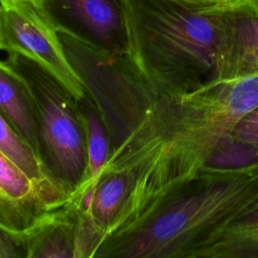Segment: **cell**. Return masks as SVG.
<instances>
[{
  "label": "cell",
  "mask_w": 258,
  "mask_h": 258,
  "mask_svg": "<svg viewBox=\"0 0 258 258\" xmlns=\"http://www.w3.org/2000/svg\"><path fill=\"white\" fill-rule=\"evenodd\" d=\"M0 150L13 160L31 178L48 184L67 186L50 173L43 160L15 132L1 113Z\"/></svg>",
  "instance_id": "5bb4252c"
},
{
  "label": "cell",
  "mask_w": 258,
  "mask_h": 258,
  "mask_svg": "<svg viewBox=\"0 0 258 258\" xmlns=\"http://www.w3.org/2000/svg\"><path fill=\"white\" fill-rule=\"evenodd\" d=\"M58 34L68 60L105 121L112 152L140 125L158 96L128 52L106 50L63 31Z\"/></svg>",
  "instance_id": "5b68a950"
},
{
  "label": "cell",
  "mask_w": 258,
  "mask_h": 258,
  "mask_svg": "<svg viewBox=\"0 0 258 258\" xmlns=\"http://www.w3.org/2000/svg\"><path fill=\"white\" fill-rule=\"evenodd\" d=\"M58 31L115 52L129 50L126 0H37Z\"/></svg>",
  "instance_id": "52a82bcc"
},
{
  "label": "cell",
  "mask_w": 258,
  "mask_h": 258,
  "mask_svg": "<svg viewBox=\"0 0 258 258\" xmlns=\"http://www.w3.org/2000/svg\"><path fill=\"white\" fill-rule=\"evenodd\" d=\"M200 172L258 173V147L234 137L229 131L216 141Z\"/></svg>",
  "instance_id": "4fadbf2b"
},
{
  "label": "cell",
  "mask_w": 258,
  "mask_h": 258,
  "mask_svg": "<svg viewBox=\"0 0 258 258\" xmlns=\"http://www.w3.org/2000/svg\"><path fill=\"white\" fill-rule=\"evenodd\" d=\"M256 105L258 77L159 96L102 169L128 178L125 202L103 241L127 232L156 202L198 174L216 141Z\"/></svg>",
  "instance_id": "6da1fadb"
},
{
  "label": "cell",
  "mask_w": 258,
  "mask_h": 258,
  "mask_svg": "<svg viewBox=\"0 0 258 258\" xmlns=\"http://www.w3.org/2000/svg\"><path fill=\"white\" fill-rule=\"evenodd\" d=\"M78 105L85 130L88 174L86 180L74 191V196L83 194L97 180L111 155L109 132L99 109L87 93L78 100Z\"/></svg>",
  "instance_id": "7c38bea8"
},
{
  "label": "cell",
  "mask_w": 258,
  "mask_h": 258,
  "mask_svg": "<svg viewBox=\"0 0 258 258\" xmlns=\"http://www.w3.org/2000/svg\"><path fill=\"white\" fill-rule=\"evenodd\" d=\"M185 4H189L191 6L197 7H204V8H210V7H219L224 6L227 4H230L237 0H176Z\"/></svg>",
  "instance_id": "e0dca14e"
},
{
  "label": "cell",
  "mask_w": 258,
  "mask_h": 258,
  "mask_svg": "<svg viewBox=\"0 0 258 258\" xmlns=\"http://www.w3.org/2000/svg\"><path fill=\"white\" fill-rule=\"evenodd\" d=\"M0 58L25 84L35 107L41 158L50 173L75 191L87 178V147L78 100L32 58L0 48Z\"/></svg>",
  "instance_id": "277c9868"
},
{
  "label": "cell",
  "mask_w": 258,
  "mask_h": 258,
  "mask_svg": "<svg viewBox=\"0 0 258 258\" xmlns=\"http://www.w3.org/2000/svg\"><path fill=\"white\" fill-rule=\"evenodd\" d=\"M196 258H258V200L237 216Z\"/></svg>",
  "instance_id": "8fae6325"
},
{
  "label": "cell",
  "mask_w": 258,
  "mask_h": 258,
  "mask_svg": "<svg viewBox=\"0 0 258 258\" xmlns=\"http://www.w3.org/2000/svg\"><path fill=\"white\" fill-rule=\"evenodd\" d=\"M0 113L41 158L39 128L32 98L23 81L1 58Z\"/></svg>",
  "instance_id": "9c48e42d"
},
{
  "label": "cell",
  "mask_w": 258,
  "mask_h": 258,
  "mask_svg": "<svg viewBox=\"0 0 258 258\" xmlns=\"http://www.w3.org/2000/svg\"><path fill=\"white\" fill-rule=\"evenodd\" d=\"M254 77H258V0H237L226 11L217 82Z\"/></svg>",
  "instance_id": "ba28073f"
},
{
  "label": "cell",
  "mask_w": 258,
  "mask_h": 258,
  "mask_svg": "<svg viewBox=\"0 0 258 258\" xmlns=\"http://www.w3.org/2000/svg\"><path fill=\"white\" fill-rule=\"evenodd\" d=\"M258 200V173L200 172L148 209L94 258H196Z\"/></svg>",
  "instance_id": "7a4b0ae2"
},
{
  "label": "cell",
  "mask_w": 258,
  "mask_h": 258,
  "mask_svg": "<svg viewBox=\"0 0 258 258\" xmlns=\"http://www.w3.org/2000/svg\"><path fill=\"white\" fill-rule=\"evenodd\" d=\"M230 134L258 147V105L247 111L235 122Z\"/></svg>",
  "instance_id": "9a60e30c"
},
{
  "label": "cell",
  "mask_w": 258,
  "mask_h": 258,
  "mask_svg": "<svg viewBox=\"0 0 258 258\" xmlns=\"http://www.w3.org/2000/svg\"><path fill=\"white\" fill-rule=\"evenodd\" d=\"M0 258H26L21 238L0 227Z\"/></svg>",
  "instance_id": "2e32d148"
},
{
  "label": "cell",
  "mask_w": 258,
  "mask_h": 258,
  "mask_svg": "<svg viewBox=\"0 0 258 258\" xmlns=\"http://www.w3.org/2000/svg\"><path fill=\"white\" fill-rule=\"evenodd\" d=\"M26 258H78V218L71 205L23 239Z\"/></svg>",
  "instance_id": "30bf717a"
},
{
  "label": "cell",
  "mask_w": 258,
  "mask_h": 258,
  "mask_svg": "<svg viewBox=\"0 0 258 258\" xmlns=\"http://www.w3.org/2000/svg\"><path fill=\"white\" fill-rule=\"evenodd\" d=\"M0 40H1V33H0Z\"/></svg>",
  "instance_id": "ac0fdd59"
},
{
  "label": "cell",
  "mask_w": 258,
  "mask_h": 258,
  "mask_svg": "<svg viewBox=\"0 0 258 258\" xmlns=\"http://www.w3.org/2000/svg\"><path fill=\"white\" fill-rule=\"evenodd\" d=\"M126 1L128 53L158 97L188 94L218 83L229 4L204 8L176 0Z\"/></svg>",
  "instance_id": "3957f363"
},
{
  "label": "cell",
  "mask_w": 258,
  "mask_h": 258,
  "mask_svg": "<svg viewBox=\"0 0 258 258\" xmlns=\"http://www.w3.org/2000/svg\"><path fill=\"white\" fill-rule=\"evenodd\" d=\"M0 48L22 53L49 71L77 100L86 92L58 31L37 0H0Z\"/></svg>",
  "instance_id": "8992f818"
}]
</instances>
